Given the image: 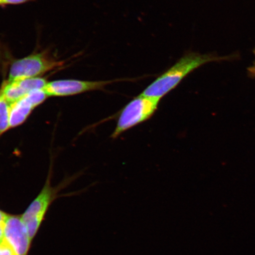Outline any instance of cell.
Masks as SVG:
<instances>
[{
    "label": "cell",
    "mask_w": 255,
    "mask_h": 255,
    "mask_svg": "<svg viewBox=\"0 0 255 255\" xmlns=\"http://www.w3.org/2000/svg\"><path fill=\"white\" fill-rule=\"evenodd\" d=\"M237 57V54L219 56L213 53L187 52L173 66L156 79L141 94L160 100L176 88L185 78L200 67L210 62L234 60Z\"/></svg>",
    "instance_id": "1"
},
{
    "label": "cell",
    "mask_w": 255,
    "mask_h": 255,
    "mask_svg": "<svg viewBox=\"0 0 255 255\" xmlns=\"http://www.w3.org/2000/svg\"><path fill=\"white\" fill-rule=\"evenodd\" d=\"M52 167L51 165L42 189L36 198L32 201L23 214L21 215L28 234L33 241L39 233L50 207L58 197H61L59 195L60 191L68 184L66 181L57 186H52Z\"/></svg>",
    "instance_id": "2"
},
{
    "label": "cell",
    "mask_w": 255,
    "mask_h": 255,
    "mask_svg": "<svg viewBox=\"0 0 255 255\" xmlns=\"http://www.w3.org/2000/svg\"><path fill=\"white\" fill-rule=\"evenodd\" d=\"M65 62L48 50L33 52L23 58L14 59L9 65L7 81L41 77L47 72L62 67Z\"/></svg>",
    "instance_id": "3"
},
{
    "label": "cell",
    "mask_w": 255,
    "mask_h": 255,
    "mask_svg": "<svg viewBox=\"0 0 255 255\" xmlns=\"http://www.w3.org/2000/svg\"><path fill=\"white\" fill-rule=\"evenodd\" d=\"M159 101L142 94L133 99L120 112L112 138H117L126 130L150 119L157 111Z\"/></svg>",
    "instance_id": "4"
},
{
    "label": "cell",
    "mask_w": 255,
    "mask_h": 255,
    "mask_svg": "<svg viewBox=\"0 0 255 255\" xmlns=\"http://www.w3.org/2000/svg\"><path fill=\"white\" fill-rule=\"evenodd\" d=\"M126 79L100 81H82L77 79L56 80L48 82L44 90L49 97H69L88 92L104 91L108 85L114 82L124 81V80Z\"/></svg>",
    "instance_id": "5"
},
{
    "label": "cell",
    "mask_w": 255,
    "mask_h": 255,
    "mask_svg": "<svg viewBox=\"0 0 255 255\" xmlns=\"http://www.w3.org/2000/svg\"><path fill=\"white\" fill-rule=\"evenodd\" d=\"M4 239L15 255H28L32 242L21 215L9 214L6 221Z\"/></svg>",
    "instance_id": "6"
},
{
    "label": "cell",
    "mask_w": 255,
    "mask_h": 255,
    "mask_svg": "<svg viewBox=\"0 0 255 255\" xmlns=\"http://www.w3.org/2000/svg\"><path fill=\"white\" fill-rule=\"evenodd\" d=\"M48 82L42 77L28 78L17 81L3 82L0 93L9 104L23 98L30 92L37 89H44Z\"/></svg>",
    "instance_id": "7"
},
{
    "label": "cell",
    "mask_w": 255,
    "mask_h": 255,
    "mask_svg": "<svg viewBox=\"0 0 255 255\" xmlns=\"http://www.w3.org/2000/svg\"><path fill=\"white\" fill-rule=\"evenodd\" d=\"M36 108L26 95L10 105L9 127H17L23 124Z\"/></svg>",
    "instance_id": "8"
},
{
    "label": "cell",
    "mask_w": 255,
    "mask_h": 255,
    "mask_svg": "<svg viewBox=\"0 0 255 255\" xmlns=\"http://www.w3.org/2000/svg\"><path fill=\"white\" fill-rule=\"evenodd\" d=\"M10 104L0 95V137L10 128L9 127Z\"/></svg>",
    "instance_id": "9"
},
{
    "label": "cell",
    "mask_w": 255,
    "mask_h": 255,
    "mask_svg": "<svg viewBox=\"0 0 255 255\" xmlns=\"http://www.w3.org/2000/svg\"><path fill=\"white\" fill-rule=\"evenodd\" d=\"M0 255H15L12 249L4 238L0 241Z\"/></svg>",
    "instance_id": "10"
},
{
    "label": "cell",
    "mask_w": 255,
    "mask_h": 255,
    "mask_svg": "<svg viewBox=\"0 0 255 255\" xmlns=\"http://www.w3.org/2000/svg\"><path fill=\"white\" fill-rule=\"evenodd\" d=\"M9 213L0 209V241L4 238V229Z\"/></svg>",
    "instance_id": "11"
},
{
    "label": "cell",
    "mask_w": 255,
    "mask_h": 255,
    "mask_svg": "<svg viewBox=\"0 0 255 255\" xmlns=\"http://www.w3.org/2000/svg\"><path fill=\"white\" fill-rule=\"evenodd\" d=\"M36 0H0V7H5L8 5H15L33 2Z\"/></svg>",
    "instance_id": "12"
},
{
    "label": "cell",
    "mask_w": 255,
    "mask_h": 255,
    "mask_svg": "<svg viewBox=\"0 0 255 255\" xmlns=\"http://www.w3.org/2000/svg\"><path fill=\"white\" fill-rule=\"evenodd\" d=\"M254 53L255 55V48L254 50ZM248 71L249 75L251 76V77H255V60L254 62L253 65L250 67V68L248 69Z\"/></svg>",
    "instance_id": "13"
},
{
    "label": "cell",
    "mask_w": 255,
    "mask_h": 255,
    "mask_svg": "<svg viewBox=\"0 0 255 255\" xmlns=\"http://www.w3.org/2000/svg\"><path fill=\"white\" fill-rule=\"evenodd\" d=\"M0 95H1V93H0Z\"/></svg>",
    "instance_id": "14"
}]
</instances>
